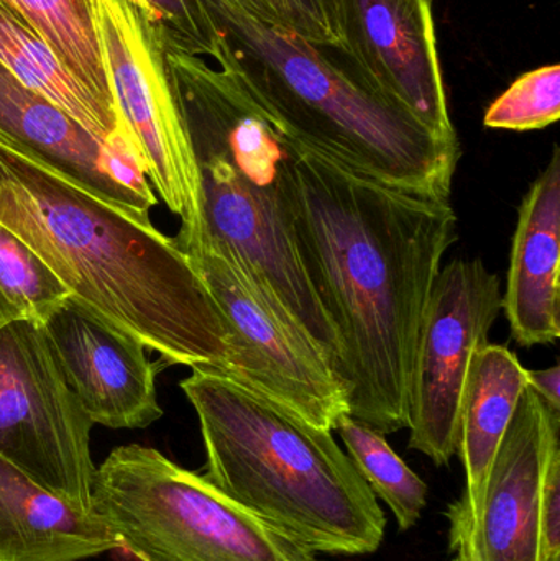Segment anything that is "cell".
Listing matches in <instances>:
<instances>
[{
    "instance_id": "6da1fadb",
    "label": "cell",
    "mask_w": 560,
    "mask_h": 561,
    "mask_svg": "<svg viewBox=\"0 0 560 561\" xmlns=\"http://www.w3.org/2000/svg\"><path fill=\"white\" fill-rule=\"evenodd\" d=\"M457 227L449 201L385 186L299 144L296 247L341 343L348 415L384 435L410 424L421 320Z\"/></svg>"
},
{
    "instance_id": "7a4b0ae2",
    "label": "cell",
    "mask_w": 560,
    "mask_h": 561,
    "mask_svg": "<svg viewBox=\"0 0 560 561\" xmlns=\"http://www.w3.org/2000/svg\"><path fill=\"white\" fill-rule=\"evenodd\" d=\"M0 224L81 304L168 366L227 375L229 322L190 256L153 224L0 141Z\"/></svg>"
},
{
    "instance_id": "3957f363",
    "label": "cell",
    "mask_w": 560,
    "mask_h": 561,
    "mask_svg": "<svg viewBox=\"0 0 560 561\" xmlns=\"http://www.w3.org/2000/svg\"><path fill=\"white\" fill-rule=\"evenodd\" d=\"M163 51L199 170L204 242L236 260L338 375L341 343L296 247L298 141L232 72L199 56Z\"/></svg>"
},
{
    "instance_id": "277c9868",
    "label": "cell",
    "mask_w": 560,
    "mask_h": 561,
    "mask_svg": "<svg viewBox=\"0 0 560 561\" xmlns=\"http://www.w3.org/2000/svg\"><path fill=\"white\" fill-rule=\"evenodd\" d=\"M219 33V68L305 147L385 186L449 201L459 141H447L375 91L332 48L204 0Z\"/></svg>"
},
{
    "instance_id": "5b68a950",
    "label": "cell",
    "mask_w": 560,
    "mask_h": 561,
    "mask_svg": "<svg viewBox=\"0 0 560 561\" xmlns=\"http://www.w3.org/2000/svg\"><path fill=\"white\" fill-rule=\"evenodd\" d=\"M199 419L214 488L311 550L380 549L384 511L332 432L312 427L229 376L193 368L181 381Z\"/></svg>"
},
{
    "instance_id": "8992f818",
    "label": "cell",
    "mask_w": 560,
    "mask_h": 561,
    "mask_svg": "<svg viewBox=\"0 0 560 561\" xmlns=\"http://www.w3.org/2000/svg\"><path fill=\"white\" fill-rule=\"evenodd\" d=\"M92 511L140 561H316L311 550L155 448H115L92 480Z\"/></svg>"
},
{
    "instance_id": "52a82bcc",
    "label": "cell",
    "mask_w": 560,
    "mask_h": 561,
    "mask_svg": "<svg viewBox=\"0 0 560 561\" xmlns=\"http://www.w3.org/2000/svg\"><path fill=\"white\" fill-rule=\"evenodd\" d=\"M89 7L115 107L137 141L148 181L181 219L173 242L186 255L206 239L203 190L163 45L127 0H89Z\"/></svg>"
},
{
    "instance_id": "ba28073f",
    "label": "cell",
    "mask_w": 560,
    "mask_h": 561,
    "mask_svg": "<svg viewBox=\"0 0 560 561\" xmlns=\"http://www.w3.org/2000/svg\"><path fill=\"white\" fill-rule=\"evenodd\" d=\"M42 325L0 329V457L78 510L92 511L91 431Z\"/></svg>"
},
{
    "instance_id": "9c48e42d",
    "label": "cell",
    "mask_w": 560,
    "mask_h": 561,
    "mask_svg": "<svg viewBox=\"0 0 560 561\" xmlns=\"http://www.w3.org/2000/svg\"><path fill=\"white\" fill-rule=\"evenodd\" d=\"M229 322V376L243 388L322 431L348 414L334 369L282 306L227 253L203 242L186 253Z\"/></svg>"
},
{
    "instance_id": "30bf717a",
    "label": "cell",
    "mask_w": 560,
    "mask_h": 561,
    "mask_svg": "<svg viewBox=\"0 0 560 561\" xmlns=\"http://www.w3.org/2000/svg\"><path fill=\"white\" fill-rule=\"evenodd\" d=\"M502 310V284L482 259L441 268L421 320L410 391V448L437 467L459 444L460 402L477 350Z\"/></svg>"
},
{
    "instance_id": "8fae6325",
    "label": "cell",
    "mask_w": 560,
    "mask_h": 561,
    "mask_svg": "<svg viewBox=\"0 0 560 561\" xmlns=\"http://www.w3.org/2000/svg\"><path fill=\"white\" fill-rule=\"evenodd\" d=\"M433 0H338L339 51L365 82L437 137L459 141L447 107Z\"/></svg>"
},
{
    "instance_id": "7c38bea8",
    "label": "cell",
    "mask_w": 560,
    "mask_h": 561,
    "mask_svg": "<svg viewBox=\"0 0 560 561\" xmlns=\"http://www.w3.org/2000/svg\"><path fill=\"white\" fill-rule=\"evenodd\" d=\"M62 373L94 424L147 428L163 417L157 376L167 363L151 362L137 340L122 335L68 299L42 325Z\"/></svg>"
},
{
    "instance_id": "4fadbf2b",
    "label": "cell",
    "mask_w": 560,
    "mask_h": 561,
    "mask_svg": "<svg viewBox=\"0 0 560 561\" xmlns=\"http://www.w3.org/2000/svg\"><path fill=\"white\" fill-rule=\"evenodd\" d=\"M559 440L560 412L528 386L493 458L479 514L467 529L449 530V543H466L473 561H536L542 477Z\"/></svg>"
},
{
    "instance_id": "5bb4252c",
    "label": "cell",
    "mask_w": 560,
    "mask_h": 561,
    "mask_svg": "<svg viewBox=\"0 0 560 561\" xmlns=\"http://www.w3.org/2000/svg\"><path fill=\"white\" fill-rule=\"evenodd\" d=\"M560 150L519 207L502 309L512 336L529 348L560 335Z\"/></svg>"
},
{
    "instance_id": "9a60e30c",
    "label": "cell",
    "mask_w": 560,
    "mask_h": 561,
    "mask_svg": "<svg viewBox=\"0 0 560 561\" xmlns=\"http://www.w3.org/2000/svg\"><path fill=\"white\" fill-rule=\"evenodd\" d=\"M0 141L45 163L105 203L151 222L150 213L108 176L101 141L48 99L26 88L2 61Z\"/></svg>"
},
{
    "instance_id": "2e32d148",
    "label": "cell",
    "mask_w": 560,
    "mask_h": 561,
    "mask_svg": "<svg viewBox=\"0 0 560 561\" xmlns=\"http://www.w3.org/2000/svg\"><path fill=\"white\" fill-rule=\"evenodd\" d=\"M121 550L94 511L78 510L0 457V561H82Z\"/></svg>"
},
{
    "instance_id": "e0dca14e",
    "label": "cell",
    "mask_w": 560,
    "mask_h": 561,
    "mask_svg": "<svg viewBox=\"0 0 560 561\" xmlns=\"http://www.w3.org/2000/svg\"><path fill=\"white\" fill-rule=\"evenodd\" d=\"M526 388L528 369L512 350L492 343L477 350L464 385L457 444L466 493L447 510L449 530L467 529L476 520L493 458Z\"/></svg>"
},
{
    "instance_id": "ac0fdd59",
    "label": "cell",
    "mask_w": 560,
    "mask_h": 561,
    "mask_svg": "<svg viewBox=\"0 0 560 561\" xmlns=\"http://www.w3.org/2000/svg\"><path fill=\"white\" fill-rule=\"evenodd\" d=\"M0 61L32 91L61 108L98 141L117 130L118 112L102 104L58 58L45 38L0 0Z\"/></svg>"
},
{
    "instance_id": "d6986e66",
    "label": "cell",
    "mask_w": 560,
    "mask_h": 561,
    "mask_svg": "<svg viewBox=\"0 0 560 561\" xmlns=\"http://www.w3.org/2000/svg\"><path fill=\"white\" fill-rule=\"evenodd\" d=\"M20 13L62 65L107 107H115L89 0H3Z\"/></svg>"
},
{
    "instance_id": "ffe728a7",
    "label": "cell",
    "mask_w": 560,
    "mask_h": 561,
    "mask_svg": "<svg viewBox=\"0 0 560 561\" xmlns=\"http://www.w3.org/2000/svg\"><path fill=\"white\" fill-rule=\"evenodd\" d=\"M334 431L365 483L390 507L400 530L416 526L427 503L426 483L398 457L381 432L348 414L339 415Z\"/></svg>"
},
{
    "instance_id": "44dd1931",
    "label": "cell",
    "mask_w": 560,
    "mask_h": 561,
    "mask_svg": "<svg viewBox=\"0 0 560 561\" xmlns=\"http://www.w3.org/2000/svg\"><path fill=\"white\" fill-rule=\"evenodd\" d=\"M0 294L19 319L43 325L68 289L32 249L0 224Z\"/></svg>"
},
{
    "instance_id": "7402d4cb",
    "label": "cell",
    "mask_w": 560,
    "mask_h": 561,
    "mask_svg": "<svg viewBox=\"0 0 560 561\" xmlns=\"http://www.w3.org/2000/svg\"><path fill=\"white\" fill-rule=\"evenodd\" d=\"M560 117V66L549 65L519 76L487 111L489 128L541 130Z\"/></svg>"
},
{
    "instance_id": "603a6c76",
    "label": "cell",
    "mask_w": 560,
    "mask_h": 561,
    "mask_svg": "<svg viewBox=\"0 0 560 561\" xmlns=\"http://www.w3.org/2000/svg\"><path fill=\"white\" fill-rule=\"evenodd\" d=\"M157 33L163 48L219 58V33L204 0H127Z\"/></svg>"
},
{
    "instance_id": "cb8c5ba5",
    "label": "cell",
    "mask_w": 560,
    "mask_h": 561,
    "mask_svg": "<svg viewBox=\"0 0 560 561\" xmlns=\"http://www.w3.org/2000/svg\"><path fill=\"white\" fill-rule=\"evenodd\" d=\"M283 28L321 48L341 49L338 0H275Z\"/></svg>"
},
{
    "instance_id": "d4e9b609",
    "label": "cell",
    "mask_w": 560,
    "mask_h": 561,
    "mask_svg": "<svg viewBox=\"0 0 560 561\" xmlns=\"http://www.w3.org/2000/svg\"><path fill=\"white\" fill-rule=\"evenodd\" d=\"M536 561H560V440L552 447L542 477Z\"/></svg>"
},
{
    "instance_id": "484cf974",
    "label": "cell",
    "mask_w": 560,
    "mask_h": 561,
    "mask_svg": "<svg viewBox=\"0 0 560 561\" xmlns=\"http://www.w3.org/2000/svg\"><path fill=\"white\" fill-rule=\"evenodd\" d=\"M528 386L535 389L536 394L555 411L560 412V368L559 365L548 369L532 371L528 369Z\"/></svg>"
},
{
    "instance_id": "4316f807",
    "label": "cell",
    "mask_w": 560,
    "mask_h": 561,
    "mask_svg": "<svg viewBox=\"0 0 560 561\" xmlns=\"http://www.w3.org/2000/svg\"><path fill=\"white\" fill-rule=\"evenodd\" d=\"M224 2L237 7V9L242 10L243 13L259 20V22L283 28L282 16H279L278 9H276L275 0H224Z\"/></svg>"
},
{
    "instance_id": "83f0119b",
    "label": "cell",
    "mask_w": 560,
    "mask_h": 561,
    "mask_svg": "<svg viewBox=\"0 0 560 561\" xmlns=\"http://www.w3.org/2000/svg\"><path fill=\"white\" fill-rule=\"evenodd\" d=\"M16 319H19V316H16L15 310L10 307V304L0 294V329Z\"/></svg>"
},
{
    "instance_id": "f1b7e54d",
    "label": "cell",
    "mask_w": 560,
    "mask_h": 561,
    "mask_svg": "<svg viewBox=\"0 0 560 561\" xmlns=\"http://www.w3.org/2000/svg\"><path fill=\"white\" fill-rule=\"evenodd\" d=\"M450 549H453L454 552H456V557H454L453 561H473L472 556H470L469 549H467L466 543H450Z\"/></svg>"
}]
</instances>
